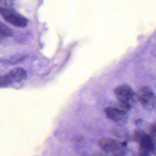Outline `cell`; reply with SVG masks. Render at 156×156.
<instances>
[{"label": "cell", "instance_id": "obj_8", "mask_svg": "<svg viewBox=\"0 0 156 156\" xmlns=\"http://www.w3.org/2000/svg\"><path fill=\"white\" fill-rule=\"evenodd\" d=\"M26 58V55H16L14 56H12L7 59H5L4 60L5 62L7 63H16L18 62H21L22 60H24Z\"/></svg>", "mask_w": 156, "mask_h": 156}, {"label": "cell", "instance_id": "obj_2", "mask_svg": "<svg viewBox=\"0 0 156 156\" xmlns=\"http://www.w3.org/2000/svg\"><path fill=\"white\" fill-rule=\"evenodd\" d=\"M1 14L4 19L11 24L20 27L27 26V20L10 8H1Z\"/></svg>", "mask_w": 156, "mask_h": 156}, {"label": "cell", "instance_id": "obj_4", "mask_svg": "<svg viewBox=\"0 0 156 156\" xmlns=\"http://www.w3.org/2000/svg\"><path fill=\"white\" fill-rule=\"evenodd\" d=\"M120 107H108L104 109V112L107 118L118 125H122L126 122L127 116L126 111Z\"/></svg>", "mask_w": 156, "mask_h": 156}, {"label": "cell", "instance_id": "obj_1", "mask_svg": "<svg viewBox=\"0 0 156 156\" xmlns=\"http://www.w3.org/2000/svg\"><path fill=\"white\" fill-rule=\"evenodd\" d=\"M115 94L119 105L126 111L135 103V94L132 88L127 85H120L115 89Z\"/></svg>", "mask_w": 156, "mask_h": 156}, {"label": "cell", "instance_id": "obj_5", "mask_svg": "<svg viewBox=\"0 0 156 156\" xmlns=\"http://www.w3.org/2000/svg\"><path fill=\"white\" fill-rule=\"evenodd\" d=\"M138 98L141 105L147 108L153 107L156 101L154 93L147 87H142L140 90Z\"/></svg>", "mask_w": 156, "mask_h": 156}, {"label": "cell", "instance_id": "obj_6", "mask_svg": "<svg viewBox=\"0 0 156 156\" xmlns=\"http://www.w3.org/2000/svg\"><path fill=\"white\" fill-rule=\"evenodd\" d=\"M4 76L10 84L12 82H20L26 78V72L22 68H15L10 71Z\"/></svg>", "mask_w": 156, "mask_h": 156}, {"label": "cell", "instance_id": "obj_10", "mask_svg": "<svg viewBox=\"0 0 156 156\" xmlns=\"http://www.w3.org/2000/svg\"><path fill=\"white\" fill-rule=\"evenodd\" d=\"M13 0H0L1 8H10L12 6Z\"/></svg>", "mask_w": 156, "mask_h": 156}, {"label": "cell", "instance_id": "obj_3", "mask_svg": "<svg viewBox=\"0 0 156 156\" xmlns=\"http://www.w3.org/2000/svg\"><path fill=\"white\" fill-rule=\"evenodd\" d=\"M99 146L107 154L119 155L123 148V144L119 141L110 138H103L98 141Z\"/></svg>", "mask_w": 156, "mask_h": 156}, {"label": "cell", "instance_id": "obj_9", "mask_svg": "<svg viewBox=\"0 0 156 156\" xmlns=\"http://www.w3.org/2000/svg\"><path fill=\"white\" fill-rule=\"evenodd\" d=\"M0 33L1 37H12L13 35L12 31L5 24L1 23L0 27Z\"/></svg>", "mask_w": 156, "mask_h": 156}, {"label": "cell", "instance_id": "obj_7", "mask_svg": "<svg viewBox=\"0 0 156 156\" xmlns=\"http://www.w3.org/2000/svg\"><path fill=\"white\" fill-rule=\"evenodd\" d=\"M139 141L141 147L144 149L151 150L154 147V143L151 136L146 134L140 135Z\"/></svg>", "mask_w": 156, "mask_h": 156}]
</instances>
